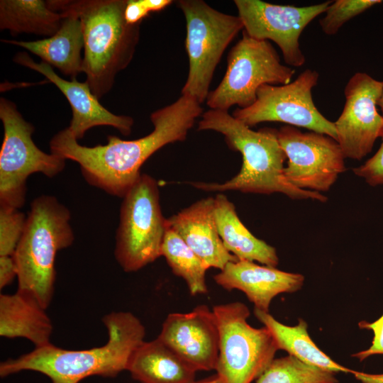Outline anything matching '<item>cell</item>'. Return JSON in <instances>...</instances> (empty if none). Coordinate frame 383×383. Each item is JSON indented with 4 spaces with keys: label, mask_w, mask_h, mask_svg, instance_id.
I'll list each match as a JSON object with an SVG mask.
<instances>
[{
    "label": "cell",
    "mask_w": 383,
    "mask_h": 383,
    "mask_svg": "<svg viewBox=\"0 0 383 383\" xmlns=\"http://www.w3.org/2000/svg\"><path fill=\"white\" fill-rule=\"evenodd\" d=\"M202 113L201 104L181 95L151 113L153 131L143 138L125 140L109 135L107 144L87 147L66 128L52 137L50 149L52 154L77 162L89 184L123 198L140 176L143 164L165 145L184 140Z\"/></svg>",
    "instance_id": "cell-1"
},
{
    "label": "cell",
    "mask_w": 383,
    "mask_h": 383,
    "mask_svg": "<svg viewBox=\"0 0 383 383\" xmlns=\"http://www.w3.org/2000/svg\"><path fill=\"white\" fill-rule=\"evenodd\" d=\"M107 343L86 350H67L52 343L0 363V377L23 371L39 372L52 383H79L91 376L116 377L126 370L135 349L145 340V328L129 311H112L102 318Z\"/></svg>",
    "instance_id": "cell-2"
},
{
    "label": "cell",
    "mask_w": 383,
    "mask_h": 383,
    "mask_svg": "<svg viewBox=\"0 0 383 383\" xmlns=\"http://www.w3.org/2000/svg\"><path fill=\"white\" fill-rule=\"evenodd\" d=\"M197 130L221 133L228 146L240 152L243 164L240 172L224 183L191 182L193 187L205 192L281 193L294 199L327 201L321 193L299 189L288 182L284 173L287 157L279 143L277 130L265 128L255 131L228 111L214 109L202 113Z\"/></svg>",
    "instance_id": "cell-3"
},
{
    "label": "cell",
    "mask_w": 383,
    "mask_h": 383,
    "mask_svg": "<svg viewBox=\"0 0 383 383\" xmlns=\"http://www.w3.org/2000/svg\"><path fill=\"white\" fill-rule=\"evenodd\" d=\"M127 0H49L55 12L69 11L80 20L84 38L83 72L97 99L112 88L116 74L132 60L141 23L125 18Z\"/></svg>",
    "instance_id": "cell-4"
},
{
    "label": "cell",
    "mask_w": 383,
    "mask_h": 383,
    "mask_svg": "<svg viewBox=\"0 0 383 383\" xmlns=\"http://www.w3.org/2000/svg\"><path fill=\"white\" fill-rule=\"evenodd\" d=\"M70 219L69 209L56 197H36L13 256L18 289L32 294L45 309L54 296L57 253L74 239Z\"/></svg>",
    "instance_id": "cell-5"
},
{
    "label": "cell",
    "mask_w": 383,
    "mask_h": 383,
    "mask_svg": "<svg viewBox=\"0 0 383 383\" xmlns=\"http://www.w3.org/2000/svg\"><path fill=\"white\" fill-rule=\"evenodd\" d=\"M167 228L158 184L141 174L123 197L120 210L114 256L123 270L137 272L160 257Z\"/></svg>",
    "instance_id": "cell-6"
},
{
    "label": "cell",
    "mask_w": 383,
    "mask_h": 383,
    "mask_svg": "<svg viewBox=\"0 0 383 383\" xmlns=\"http://www.w3.org/2000/svg\"><path fill=\"white\" fill-rule=\"evenodd\" d=\"M212 310L219 334L216 374L221 383H251L279 350L271 332L248 323L250 310L242 302L218 304Z\"/></svg>",
    "instance_id": "cell-7"
},
{
    "label": "cell",
    "mask_w": 383,
    "mask_h": 383,
    "mask_svg": "<svg viewBox=\"0 0 383 383\" xmlns=\"http://www.w3.org/2000/svg\"><path fill=\"white\" fill-rule=\"evenodd\" d=\"M177 4L186 19L189 57V73L181 94L201 104L206 100L223 52L243 30V24L238 16L220 12L202 0H180Z\"/></svg>",
    "instance_id": "cell-8"
},
{
    "label": "cell",
    "mask_w": 383,
    "mask_h": 383,
    "mask_svg": "<svg viewBox=\"0 0 383 383\" xmlns=\"http://www.w3.org/2000/svg\"><path fill=\"white\" fill-rule=\"evenodd\" d=\"M227 61L223 79L206 98L211 109L228 111L235 105L240 109L249 107L256 101L262 85L289 84L295 73L291 67L282 64L270 41L252 38L244 30Z\"/></svg>",
    "instance_id": "cell-9"
},
{
    "label": "cell",
    "mask_w": 383,
    "mask_h": 383,
    "mask_svg": "<svg viewBox=\"0 0 383 383\" xmlns=\"http://www.w3.org/2000/svg\"><path fill=\"white\" fill-rule=\"evenodd\" d=\"M0 119L4 139L0 150L1 206L20 209L26 196V181L34 173L48 177L60 174L65 167V159L48 154L34 143V126L26 121L16 104L0 99Z\"/></svg>",
    "instance_id": "cell-10"
},
{
    "label": "cell",
    "mask_w": 383,
    "mask_h": 383,
    "mask_svg": "<svg viewBox=\"0 0 383 383\" xmlns=\"http://www.w3.org/2000/svg\"><path fill=\"white\" fill-rule=\"evenodd\" d=\"M318 79L316 70L306 69L289 84L262 85L255 103L245 109H236L233 116L249 127L262 122H280L337 140L334 122L318 111L313 100L312 89Z\"/></svg>",
    "instance_id": "cell-11"
},
{
    "label": "cell",
    "mask_w": 383,
    "mask_h": 383,
    "mask_svg": "<svg viewBox=\"0 0 383 383\" xmlns=\"http://www.w3.org/2000/svg\"><path fill=\"white\" fill-rule=\"evenodd\" d=\"M277 138L288 159L284 175L299 189L327 192L346 170L340 145L327 135L284 126L277 130Z\"/></svg>",
    "instance_id": "cell-12"
},
{
    "label": "cell",
    "mask_w": 383,
    "mask_h": 383,
    "mask_svg": "<svg viewBox=\"0 0 383 383\" xmlns=\"http://www.w3.org/2000/svg\"><path fill=\"white\" fill-rule=\"evenodd\" d=\"M332 1L307 6L278 5L260 0H235L243 30L251 38L272 40L281 50L289 67H301L306 61L299 38L305 28L324 13Z\"/></svg>",
    "instance_id": "cell-13"
},
{
    "label": "cell",
    "mask_w": 383,
    "mask_h": 383,
    "mask_svg": "<svg viewBox=\"0 0 383 383\" xmlns=\"http://www.w3.org/2000/svg\"><path fill=\"white\" fill-rule=\"evenodd\" d=\"M382 91L383 82L365 72H355L348 81L344 106L334 122L337 141L345 158L362 160L382 138L383 116L377 109Z\"/></svg>",
    "instance_id": "cell-14"
},
{
    "label": "cell",
    "mask_w": 383,
    "mask_h": 383,
    "mask_svg": "<svg viewBox=\"0 0 383 383\" xmlns=\"http://www.w3.org/2000/svg\"><path fill=\"white\" fill-rule=\"evenodd\" d=\"M157 338L195 371L216 370L219 334L214 313L206 305L170 313Z\"/></svg>",
    "instance_id": "cell-15"
},
{
    "label": "cell",
    "mask_w": 383,
    "mask_h": 383,
    "mask_svg": "<svg viewBox=\"0 0 383 383\" xmlns=\"http://www.w3.org/2000/svg\"><path fill=\"white\" fill-rule=\"evenodd\" d=\"M13 61L42 74L61 91L72 109V119L67 128L77 140L82 139L88 130L97 126H112L125 136L131 134L133 118L129 116L116 115L104 107L86 81L65 79L50 65L43 61L35 62L26 52L16 53Z\"/></svg>",
    "instance_id": "cell-16"
},
{
    "label": "cell",
    "mask_w": 383,
    "mask_h": 383,
    "mask_svg": "<svg viewBox=\"0 0 383 383\" xmlns=\"http://www.w3.org/2000/svg\"><path fill=\"white\" fill-rule=\"evenodd\" d=\"M223 289L243 292L255 309L269 312L272 299L282 293H293L302 287L304 275L248 260L228 262L213 276Z\"/></svg>",
    "instance_id": "cell-17"
},
{
    "label": "cell",
    "mask_w": 383,
    "mask_h": 383,
    "mask_svg": "<svg viewBox=\"0 0 383 383\" xmlns=\"http://www.w3.org/2000/svg\"><path fill=\"white\" fill-rule=\"evenodd\" d=\"M168 228L177 233L209 267L223 270L238 259L225 248L214 214V198L200 199L167 218Z\"/></svg>",
    "instance_id": "cell-18"
},
{
    "label": "cell",
    "mask_w": 383,
    "mask_h": 383,
    "mask_svg": "<svg viewBox=\"0 0 383 383\" xmlns=\"http://www.w3.org/2000/svg\"><path fill=\"white\" fill-rule=\"evenodd\" d=\"M45 309L30 293L17 289L11 294H0V335L23 338L35 348L50 344L53 331Z\"/></svg>",
    "instance_id": "cell-19"
},
{
    "label": "cell",
    "mask_w": 383,
    "mask_h": 383,
    "mask_svg": "<svg viewBox=\"0 0 383 383\" xmlns=\"http://www.w3.org/2000/svg\"><path fill=\"white\" fill-rule=\"evenodd\" d=\"M63 20L52 36L33 41L1 40V42L23 48L42 61L57 68L72 79L83 72L84 38L80 20L72 12H60Z\"/></svg>",
    "instance_id": "cell-20"
},
{
    "label": "cell",
    "mask_w": 383,
    "mask_h": 383,
    "mask_svg": "<svg viewBox=\"0 0 383 383\" xmlns=\"http://www.w3.org/2000/svg\"><path fill=\"white\" fill-rule=\"evenodd\" d=\"M214 214L218 231L227 250L238 260L258 262L276 267V249L256 238L240 220L234 204L223 194L214 197Z\"/></svg>",
    "instance_id": "cell-21"
},
{
    "label": "cell",
    "mask_w": 383,
    "mask_h": 383,
    "mask_svg": "<svg viewBox=\"0 0 383 383\" xmlns=\"http://www.w3.org/2000/svg\"><path fill=\"white\" fill-rule=\"evenodd\" d=\"M126 370L140 383H192L196 372L157 338L135 349Z\"/></svg>",
    "instance_id": "cell-22"
},
{
    "label": "cell",
    "mask_w": 383,
    "mask_h": 383,
    "mask_svg": "<svg viewBox=\"0 0 383 383\" xmlns=\"http://www.w3.org/2000/svg\"><path fill=\"white\" fill-rule=\"evenodd\" d=\"M255 317L271 332L279 350H283L300 361L334 373H353V370L333 361L313 343L308 333L307 323L298 319L296 326H287L269 312L254 309Z\"/></svg>",
    "instance_id": "cell-23"
},
{
    "label": "cell",
    "mask_w": 383,
    "mask_h": 383,
    "mask_svg": "<svg viewBox=\"0 0 383 383\" xmlns=\"http://www.w3.org/2000/svg\"><path fill=\"white\" fill-rule=\"evenodd\" d=\"M62 20L63 16L50 9L47 1H0V28L13 35L25 33L50 37L59 30Z\"/></svg>",
    "instance_id": "cell-24"
},
{
    "label": "cell",
    "mask_w": 383,
    "mask_h": 383,
    "mask_svg": "<svg viewBox=\"0 0 383 383\" xmlns=\"http://www.w3.org/2000/svg\"><path fill=\"white\" fill-rule=\"evenodd\" d=\"M163 256L173 274L182 278L192 296L208 292L206 272L209 267L187 245L181 237L167 228L161 248Z\"/></svg>",
    "instance_id": "cell-25"
},
{
    "label": "cell",
    "mask_w": 383,
    "mask_h": 383,
    "mask_svg": "<svg viewBox=\"0 0 383 383\" xmlns=\"http://www.w3.org/2000/svg\"><path fill=\"white\" fill-rule=\"evenodd\" d=\"M256 383H338L335 373L307 365L287 355L274 358Z\"/></svg>",
    "instance_id": "cell-26"
},
{
    "label": "cell",
    "mask_w": 383,
    "mask_h": 383,
    "mask_svg": "<svg viewBox=\"0 0 383 383\" xmlns=\"http://www.w3.org/2000/svg\"><path fill=\"white\" fill-rule=\"evenodd\" d=\"M382 2L381 0L332 1L325 16L319 21L321 28L326 35H335L345 23Z\"/></svg>",
    "instance_id": "cell-27"
},
{
    "label": "cell",
    "mask_w": 383,
    "mask_h": 383,
    "mask_svg": "<svg viewBox=\"0 0 383 383\" xmlns=\"http://www.w3.org/2000/svg\"><path fill=\"white\" fill-rule=\"evenodd\" d=\"M27 216L18 209L0 208V257H13L23 233Z\"/></svg>",
    "instance_id": "cell-28"
},
{
    "label": "cell",
    "mask_w": 383,
    "mask_h": 383,
    "mask_svg": "<svg viewBox=\"0 0 383 383\" xmlns=\"http://www.w3.org/2000/svg\"><path fill=\"white\" fill-rule=\"evenodd\" d=\"M172 2L171 0H127L126 21L129 24L141 23L150 13L161 11Z\"/></svg>",
    "instance_id": "cell-29"
},
{
    "label": "cell",
    "mask_w": 383,
    "mask_h": 383,
    "mask_svg": "<svg viewBox=\"0 0 383 383\" xmlns=\"http://www.w3.org/2000/svg\"><path fill=\"white\" fill-rule=\"evenodd\" d=\"M382 144L376 153L363 165L355 167L354 174L370 186L383 185V136Z\"/></svg>",
    "instance_id": "cell-30"
},
{
    "label": "cell",
    "mask_w": 383,
    "mask_h": 383,
    "mask_svg": "<svg viewBox=\"0 0 383 383\" xmlns=\"http://www.w3.org/2000/svg\"><path fill=\"white\" fill-rule=\"evenodd\" d=\"M358 326L361 329L372 331L373 338L368 349L353 354L352 357L362 362L373 355H383V314L373 322L362 321L358 323Z\"/></svg>",
    "instance_id": "cell-31"
},
{
    "label": "cell",
    "mask_w": 383,
    "mask_h": 383,
    "mask_svg": "<svg viewBox=\"0 0 383 383\" xmlns=\"http://www.w3.org/2000/svg\"><path fill=\"white\" fill-rule=\"evenodd\" d=\"M17 277V269L13 257H0V289L10 284Z\"/></svg>",
    "instance_id": "cell-32"
},
{
    "label": "cell",
    "mask_w": 383,
    "mask_h": 383,
    "mask_svg": "<svg viewBox=\"0 0 383 383\" xmlns=\"http://www.w3.org/2000/svg\"><path fill=\"white\" fill-rule=\"evenodd\" d=\"M352 374L361 383H383V374H368L353 370Z\"/></svg>",
    "instance_id": "cell-33"
},
{
    "label": "cell",
    "mask_w": 383,
    "mask_h": 383,
    "mask_svg": "<svg viewBox=\"0 0 383 383\" xmlns=\"http://www.w3.org/2000/svg\"><path fill=\"white\" fill-rule=\"evenodd\" d=\"M192 383H221V381L219 377L216 374L199 380H194Z\"/></svg>",
    "instance_id": "cell-34"
},
{
    "label": "cell",
    "mask_w": 383,
    "mask_h": 383,
    "mask_svg": "<svg viewBox=\"0 0 383 383\" xmlns=\"http://www.w3.org/2000/svg\"><path fill=\"white\" fill-rule=\"evenodd\" d=\"M378 106H379V108L381 109V111H382V114L383 116V91H382L381 97H380V99L379 100Z\"/></svg>",
    "instance_id": "cell-35"
}]
</instances>
